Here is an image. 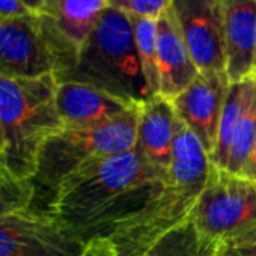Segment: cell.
Here are the masks:
<instances>
[{"instance_id": "6da1fadb", "label": "cell", "mask_w": 256, "mask_h": 256, "mask_svg": "<svg viewBox=\"0 0 256 256\" xmlns=\"http://www.w3.org/2000/svg\"><path fill=\"white\" fill-rule=\"evenodd\" d=\"M166 175L134 146L68 175L46 212L84 244L110 238L160 194Z\"/></svg>"}, {"instance_id": "83f0119b", "label": "cell", "mask_w": 256, "mask_h": 256, "mask_svg": "<svg viewBox=\"0 0 256 256\" xmlns=\"http://www.w3.org/2000/svg\"><path fill=\"white\" fill-rule=\"evenodd\" d=\"M59 4V0H44V8H42V12H41V16H47V14H50L54 8H56V5Z\"/></svg>"}, {"instance_id": "cb8c5ba5", "label": "cell", "mask_w": 256, "mask_h": 256, "mask_svg": "<svg viewBox=\"0 0 256 256\" xmlns=\"http://www.w3.org/2000/svg\"><path fill=\"white\" fill-rule=\"evenodd\" d=\"M35 16L20 0H0V17H29ZM38 16V14H36Z\"/></svg>"}, {"instance_id": "4fadbf2b", "label": "cell", "mask_w": 256, "mask_h": 256, "mask_svg": "<svg viewBox=\"0 0 256 256\" xmlns=\"http://www.w3.org/2000/svg\"><path fill=\"white\" fill-rule=\"evenodd\" d=\"M226 74L234 82L252 77L256 44V0H222Z\"/></svg>"}, {"instance_id": "44dd1931", "label": "cell", "mask_w": 256, "mask_h": 256, "mask_svg": "<svg viewBox=\"0 0 256 256\" xmlns=\"http://www.w3.org/2000/svg\"><path fill=\"white\" fill-rule=\"evenodd\" d=\"M172 5V0H107V8L126 14L128 17L158 20Z\"/></svg>"}, {"instance_id": "7a4b0ae2", "label": "cell", "mask_w": 256, "mask_h": 256, "mask_svg": "<svg viewBox=\"0 0 256 256\" xmlns=\"http://www.w3.org/2000/svg\"><path fill=\"white\" fill-rule=\"evenodd\" d=\"M211 162L198 138L178 120L172 164L160 194L108 238L119 256H145L168 232L190 220L204 192Z\"/></svg>"}, {"instance_id": "d6986e66", "label": "cell", "mask_w": 256, "mask_h": 256, "mask_svg": "<svg viewBox=\"0 0 256 256\" xmlns=\"http://www.w3.org/2000/svg\"><path fill=\"white\" fill-rule=\"evenodd\" d=\"M254 138H256V90L238 122L235 134L232 138L224 170L235 175H241L244 164L250 156Z\"/></svg>"}, {"instance_id": "e0dca14e", "label": "cell", "mask_w": 256, "mask_h": 256, "mask_svg": "<svg viewBox=\"0 0 256 256\" xmlns=\"http://www.w3.org/2000/svg\"><path fill=\"white\" fill-rule=\"evenodd\" d=\"M145 256H217V242L202 235L190 218L164 234Z\"/></svg>"}, {"instance_id": "d4e9b609", "label": "cell", "mask_w": 256, "mask_h": 256, "mask_svg": "<svg viewBox=\"0 0 256 256\" xmlns=\"http://www.w3.org/2000/svg\"><path fill=\"white\" fill-rule=\"evenodd\" d=\"M241 176H246L248 180L256 181V138H254L250 156H248V158H247V162L244 164V169L241 172Z\"/></svg>"}, {"instance_id": "603a6c76", "label": "cell", "mask_w": 256, "mask_h": 256, "mask_svg": "<svg viewBox=\"0 0 256 256\" xmlns=\"http://www.w3.org/2000/svg\"><path fill=\"white\" fill-rule=\"evenodd\" d=\"M82 256H119L108 238H96L86 244Z\"/></svg>"}, {"instance_id": "8992f818", "label": "cell", "mask_w": 256, "mask_h": 256, "mask_svg": "<svg viewBox=\"0 0 256 256\" xmlns=\"http://www.w3.org/2000/svg\"><path fill=\"white\" fill-rule=\"evenodd\" d=\"M190 218L202 235L217 244L254 230L256 181L211 164Z\"/></svg>"}, {"instance_id": "9a60e30c", "label": "cell", "mask_w": 256, "mask_h": 256, "mask_svg": "<svg viewBox=\"0 0 256 256\" xmlns=\"http://www.w3.org/2000/svg\"><path fill=\"white\" fill-rule=\"evenodd\" d=\"M176 128L178 118L169 100L154 95L140 104L136 146L152 166L164 174L172 164Z\"/></svg>"}, {"instance_id": "ac0fdd59", "label": "cell", "mask_w": 256, "mask_h": 256, "mask_svg": "<svg viewBox=\"0 0 256 256\" xmlns=\"http://www.w3.org/2000/svg\"><path fill=\"white\" fill-rule=\"evenodd\" d=\"M134 29V41L142 64L144 76L152 92H160V74H158V50H157V20L132 17Z\"/></svg>"}, {"instance_id": "484cf974", "label": "cell", "mask_w": 256, "mask_h": 256, "mask_svg": "<svg viewBox=\"0 0 256 256\" xmlns=\"http://www.w3.org/2000/svg\"><path fill=\"white\" fill-rule=\"evenodd\" d=\"M12 180H20L17 178L8 168L6 162H5V157L0 154V181H12Z\"/></svg>"}, {"instance_id": "7402d4cb", "label": "cell", "mask_w": 256, "mask_h": 256, "mask_svg": "<svg viewBox=\"0 0 256 256\" xmlns=\"http://www.w3.org/2000/svg\"><path fill=\"white\" fill-rule=\"evenodd\" d=\"M217 256H256V229L217 244Z\"/></svg>"}, {"instance_id": "f1b7e54d", "label": "cell", "mask_w": 256, "mask_h": 256, "mask_svg": "<svg viewBox=\"0 0 256 256\" xmlns=\"http://www.w3.org/2000/svg\"><path fill=\"white\" fill-rule=\"evenodd\" d=\"M5 148H6V140H5V136L2 132V126H0V154L4 157H5Z\"/></svg>"}, {"instance_id": "52a82bcc", "label": "cell", "mask_w": 256, "mask_h": 256, "mask_svg": "<svg viewBox=\"0 0 256 256\" xmlns=\"http://www.w3.org/2000/svg\"><path fill=\"white\" fill-rule=\"evenodd\" d=\"M84 247L47 212L26 210L0 217V256H82Z\"/></svg>"}, {"instance_id": "30bf717a", "label": "cell", "mask_w": 256, "mask_h": 256, "mask_svg": "<svg viewBox=\"0 0 256 256\" xmlns=\"http://www.w3.org/2000/svg\"><path fill=\"white\" fill-rule=\"evenodd\" d=\"M106 10L107 0H59L50 14L40 16L44 36L56 59L54 76L72 66Z\"/></svg>"}, {"instance_id": "f546056e", "label": "cell", "mask_w": 256, "mask_h": 256, "mask_svg": "<svg viewBox=\"0 0 256 256\" xmlns=\"http://www.w3.org/2000/svg\"><path fill=\"white\" fill-rule=\"evenodd\" d=\"M252 77L256 80V44H254V60H253V74Z\"/></svg>"}, {"instance_id": "8fae6325", "label": "cell", "mask_w": 256, "mask_h": 256, "mask_svg": "<svg viewBox=\"0 0 256 256\" xmlns=\"http://www.w3.org/2000/svg\"><path fill=\"white\" fill-rule=\"evenodd\" d=\"M230 80L223 72H199L194 82L170 100L178 120L198 138L208 157L216 148L218 124Z\"/></svg>"}, {"instance_id": "ffe728a7", "label": "cell", "mask_w": 256, "mask_h": 256, "mask_svg": "<svg viewBox=\"0 0 256 256\" xmlns=\"http://www.w3.org/2000/svg\"><path fill=\"white\" fill-rule=\"evenodd\" d=\"M35 196L36 190L32 181H0V217L30 210Z\"/></svg>"}, {"instance_id": "7c38bea8", "label": "cell", "mask_w": 256, "mask_h": 256, "mask_svg": "<svg viewBox=\"0 0 256 256\" xmlns=\"http://www.w3.org/2000/svg\"><path fill=\"white\" fill-rule=\"evenodd\" d=\"M134 106L84 83L58 82L56 107L64 128L101 125L124 114Z\"/></svg>"}, {"instance_id": "2e32d148", "label": "cell", "mask_w": 256, "mask_h": 256, "mask_svg": "<svg viewBox=\"0 0 256 256\" xmlns=\"http://www.w3.org/2000/svg\"><path fill=\"white\" fill-rule=\"evenodd\" d=\"M256 90V80L253 77L244 78L241 82H234L229 86V92L223 106L218 132H217V142L216 148L210 156V162L212 166L218 169L226 168L232 138L238 126V122L246 112L253 94Z\"/></svg>"}, {"instance_id": "5bb4252c", "label": "cell", "mask_w": 256, "mask_h": 256, "mask_svg": "<svg viewBox=\"0 0 256 256\" xmlns=\"http://www.w3.org/2000/svg\"><path fill=\"white\" fill-rule=\"evenodd\" d=\"M157 50L160 74L158 95L170 101L199 76V70L192 59L170 8L157 20Z\"/></svg>"}, {"instance_id": "277c9868", "label": "cell", "mask_w": 256, "mask_h": 256, "mask_svg": "<svg viewBox=\"0 0 256 256\" xmlns=\"http://www.w3.org/2000/svg\"><path fill=\"white\" fill-rule=\"evenodd\" d=\"M54 77L94 86L132 104H144L154 96L144 76L133 20L112 8L104 11L72 66Z\"/></svg>"}, {"instance_id": "4316f807", "label": "cell", "mask_w": 256, "mask_h": 256, "mask_svg": "<svg viewBox=\"0 0 256 256\" xmlns=\"http://www.w3.org/2000/svg\"><path fill=\"white\" fill-rule=\"evenodd\" d=\"M20 2H23L26 5V8L30 10L32 12L41 16L42 8H44V0H20Z\"/></svg>"}, {"instance_id": "ba28073f", "label": "cell", "mask_w": 256, "mask_h": 256, "mask_svg": "<svg viewBox=\"0 0 256 256\" xmlns=\"http://www.w3.org/2000/svg\"><path fill=\"white\" fill-rule=\"evenodd\" d=\"M170 10L199 72H226L222 0H172Z\"/></svg>"}, {"instance_id": "5b68a950", "label": "cell", "mask_w": 256, "mask_h": 256, "mask_svg": "<svg viewBox=\"0 0 256 256\" xmlns=\"http://www.w3.org/2000/svg\"><path fill=\"white\" fill-rule=\"evenodd\" d=\"M139 114L140 104H136L108 122L88 128H64L46 140L32 180L36 194L46 193L44 212L68 175L88 163L126 152L136 146Z\"/></svg>"}, {"instance_id": "9c48e42d", "label": "cell", "mask_w": 256, "mask_h": 256, "mask_svg": "<svg viewBox=\"0 0 256 256\" xmlns=\"http://www.w3.org/2000/svg\"><path fill=\"white\" fill-rule=\"evenodd\" d=\"M54 72L56 59L40 16L0 17V74L35 78Z\"/></svg>"}, {"instance_id": "3957f363", "label": "cell", "mask_w": 256, "mask_h": 256, "mask_svg": "<svg viewBox=\"0 0 256 256\" xmlns=\"http://www.w3.org/2000/svg\"><path fill=\"white\" fill-rule=\"evenodd\" d=\"M54 74L28 78L0 74V126L5 162L20 180L32 181L38 156L48 138L64 130L56 107Z\"/></svg>"}]
</instances>
